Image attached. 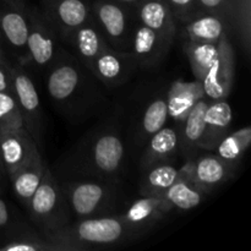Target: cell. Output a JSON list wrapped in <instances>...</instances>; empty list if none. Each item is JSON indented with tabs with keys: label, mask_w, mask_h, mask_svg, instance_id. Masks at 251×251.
<instances>
[{
	"label": "cell",
	"mask_w": 251,
	"mask_h": 251,
	"mask_svg": "<svg viewBox=\"0 0 251 251\" xmlns=\"http://www.w3.org/2000/svg\"><path fill=\"white\" fill-rule=\"evenodd\" d=\"M47 70L49 98L54 107L70 119L87 118L104 102L96 85L98 80L74 54L59 48Z\"/></svg>",
	"instance_id": "obj_1"
},
{
	"label": "cell",
	"mask_w": 251,
	"mask_h": 251,
	"mask_svg": "<svg viewBox=\"0 0 251 251\" xmlns=\"http://www.w3.org/2000/svg\"><path fill=\"white\" fill-rule=\"evenodd\" d=\"M145 232L125 222L120 215L98 216L70 222L60 229L46 234L63 251H81L107 248L132 242Z\"/></svg>",
	"instance_id": "obj_2"
},
{
	"label": "cell",
	"mask_w": 251,
	"mask_h": 251,
	"mask_svg": "<svg viewBox=\"0 0 251 251\" xmlns=\"http://www.w3.org/2000/svg\"><path fill=\"white\" fill-rule=\"evenodd\" d=\"M125 158L124 137L117 123L93 130L75 151L76 167L96 179L110 180L119 174Z\"/></svg>",
	"instance_id": "obj_3"
},
{
	"label": "cell",
	"mask_w": 251,
	"mask_h": 251,
	"mask_svg": "<svg viewBox=\"0 0 251 251\" xmlns=\"http://www.w3.org/2000/svg\"><path fill=\"white\" fill-rule=\"evenodd\" d=\"M26 208L33 225L44 234L63 228L73 216L65 193L48 167Z\"/></svg>",
	"instance_id": "obj_4"
},
{
	"label": "cell",
	"mask_w": 251,
	"mask_h": 251,
	"mask_svg": "<svg viewBox=\"0 0 251 251\" xmlns=\"http://www.w3.org/2000/svg\"><path fill=\"white\" fill-rule=\"evenodd\" d=\"M131 9L117 0H95L91 4V16L107 43L115 50L130 51L135 27L131 21Z\"/></svg>",
	"instance_id": "obj_5"
},
{
	"label": "cell",
	"mask_w": 251,
	"mask_h": 251,
	"mask_svg": "<svg viewBox=\"0 0 251 251\" xmlns=\"http://www.w3.org/2000/svg\"><path fill=\"white\" fill-rule=\"evenodd\" d=\"M64 193L77 220L108 215L115 199L113 184L102 179L71 181Z\"/></svg>",
	"instance_id": "obj_6"
},
{
	"label": "cell",
	"mask_w": 251,
	"mask_h": 251,
	"mask_svg": "<svg viewBox=\"0 0 251 251\" xmlns=\"http://www.w3.org/2000/svg\"><path fill=\"white\" fill-rule=\"evenodd\" d=\"M28 34H27V59L28 65L47 69L59 50V36L55 26L44 15L41 7L27 6Z\"/></svg>",
	"instance_id": "obj_7"
},
{
	"label": "cell",
	"mask_w": 251,
	"mask_h": 251,
	"mask_svg": "<svg viewBox=\"0 0 251 251\" xmlns=\"http://www.w3.org/2000/svg\"><path fill=\"white\" fill-rule=\"evenodd\" d=\"M12 93L19 104L24 125L32 135L39 150L43 146L44 120L38 92L25 66L11 64Z\"/></svg>",
	"instance_id": "obj_8"
},
{
	"label": "cell",
	"mask_w": 251,
	"mask_h": 251,
	"mask_svg": "<svg viewBox=\"0 0 251 251\" xmlns=\"http://www.w3.org/2000/svg\"><path fill=\"white\" fill-rule=\"evenodd\" d=\"M28 17L27 4L14 5L4 2L0 7V47L9 50L17 64L28 65L27 59Z\"/></svg>",
	"instance_id": "obj_9"
},
{
	"label": "cell",
	"mask_w": 251,
	"mask_h": 251,
	"mask_svg": "<svg viewBox=\"0 0 251 251\" xmlns=\"http://www.w3.org/2000/svg\"><path fill=\"white\" fill-rule=\"evenodd\" d=\"M234 167L216 153L199 151L186 159L181 169L202 193L210 194L232 176Z\"/></svg>",
	"instance_id": "obj_10"
},
{
	"label": "cell",
	"mask_w": 251,
	"mask_h": 251,
	"mask_svg": "<svg viewBox=\"0 0 251 251\" xmlns=\"http://www.w3.org/2000/svg\"><path fill=\"white\" fill-rule=\"evenodd\" d=\"M218 55L205 77L201 80L203 93L211 100L227 98L233 87L235 75V54L228 33L221 37Z\"/></svg>",
	"instance_id": "obj_11"
},
{
	"label": "cell",
	"mask_w": 251,
	"mask_h": 251,
	"mask_svg": "<svg viewBox=\"0 0 251 251\" xmlns=\"http://www.w3.org/2000/svg\"><path fill=\"white\" fill-rule=\"evenodd\" d=\"M137 69V64L130 51L115 49H103L92 60L88 70L102 85L108 87H119L130 80Z\"/></svg>",
	"instance_id": "obj_12"
},
{
	"label": "cell",
	"mask_w": 251,
	"mask_h": 251,
	"mask_svg": "<svg viewBox=\"0 0 251 251\" xmlns=\"http://www.w3.org/2000/svg\"><path fill=\"white\" fill-rule=\"evenodd\" d=\"M0 154L7 176L41 158V150L26 127L16 130H0Z\"/></svg>",
	"instance_id": "obj_13"
},
{
	"label": "cell",
	"mask_w": 251,
	"mask_h": 251,
	"mask_svg": "<svg viewBox=\"0 0 251 251\" xmlns=\"http://www.w3.org/2000/svg\"><path fill=\"white\" fill-rule=\"evenodd\" d=\"M41 10L55 26L60 39L68 37L91 19V4L87 0H41Z\"/></svg>",
	"instance_id": "obj_14"
},
{
	"label": "cell",
	"mask_w": 251,
	"mask_h": 251,
	"mask_svg": "<svg viewBox=\"0 0 251 251\" xmlns=\"http://www.w3.org/2000/svg\"><path fill=\"white\" fill-rule=\"evenodd\" d=\"M173 42L174 39L167 38L139 22L132 32L130 53L137 68L153 69L166 59Z\"/></svg>",
	"instance_id": "obj_15"
},
{
	"label": "cell",
	"mask_w": 251,
	"mask_h": 251,
	"mask_svg": "<svg viewBox=\"0 0 251 251\" xmlns=\"http://www.w3.org/2000/svg\"><path fill=\"white\" fill-rule=\"evenodd\" d=\"M173 210V206L163 196L142 195V198L132 201L120 216L130 226L146 233Z\"/></svg>",
	"instance_id": "obj_16"
},
{
	"label": "cell",
	"mask_w": 251,
	"mask_h": 251,
	"mask_svg": "<svg viewBox=\"0 0 251 251\" xmlns=\"http://www.w3.org/2000/svg\"><path fill=\"white\" fill-rule=\"evenodd\" d=\"M233 122V110L226 98L211 100L203 117V134L200 151L212 152L218 142L229 132Z\"/></svg>",
	"instance_id": "obj_17"
},
{
	"label": "cell",
	"mask_w": 251,
	"mask_h": 251,
	"mask_svg": "<svg viewBox=\"0 0 251 251\" xmlns=\"http://www.w3.org/2000/svg\"><path fill=\"white\" fill-rule=\"evenodd\" d=\"M179 153V125H164L145 144L140 166L142 169L161 162H171Z\"/></svg>",
	"instance_id": "obj_18"
},
{
	"label": "cell",
	"mask_w": 251,
	"mask_h": 251,
	"mask_svg": "<svg viewBox=\"0 0 251 251\" xmlns=\"http://www.w3.org/2000/svg\"><path fill=\"white\" fill-rule=\"evenodd\" d=\"M66 43L73 47L75 50L74 55L78 59L81 64L88 69L93 59L103 50L108 48L109 44L107 39L103 36L102 31L96 24L93 17L88 20L86 24L76 28L66 39ZM112 48V47H110Z\"/></svg>",
	"instance_id": "obj_19"
},
{
	"label": "cell",
	"mask_w": 251,
	"mask_h": 251,
	"mask_svg": "<svg viewBox=\"0 0 251 251\" xmlns=\"http://www.w3.org/2000/svg\"><path fill=\"white\" fill-rule=\"evenodd\" d=\"M211 100L205 97L196 102L181 124H179V154L189 159L200 151L203 134V117Z\"/></svg>",
	"instance_id": "obj_20"
},
{
	"label": "cell",
	"mask_w": 251,
	"mask_h": 251,
	"mask_svg": "<svg viewBox=\"0 0 251 251\" xmlns=\"http://www.w3.org/2000/svg\"><path fill=\"white\" fill-rule=\"evenodd\" d=\"M166 95L168 118L178 125L184 122L196 102L205 97L202 85L199 80H195L194 82L176 81L172 83Z\"/></svg>",
	"instance_id": "obj_21"
},
{
	"label": "cell",
	"mask_w": 251,
	"mask_h": 251,
	"mask_svg": "<svg viewBox=\"0 0 251 251\" xmlns=\"http://www.w3.org/2000/svg\"><path fill=\"white\" fill-rule=\"evenodd\" d=\"M135 10L139 22L167 38L174 39L176 21L166 0H139Z\"/></svg>",
	"instance_id": "obj_22"
},
{
	"label": "cell",
	"mask_w": 251,
	"mask_h": 251,
	"mask_svg": "<svg viewBox=\"0 0 251 251\" xmlns=\"http://www.w3.org/2000/svg\"><path fill=\"white\" fill-rule=\"evenodd\" d=\"M0 251H63L42 232H36L27 223L4 234Z\"/></svg>",
	"instance_id": "obj_23"
},
{
	"label": "cell",
	"mask_w": 251,
	"mask_h": 251,
	"mask_svg": "<svg viewBox=\"0 0 251 251\" xmlns=\"http://www.w3.org/2000/svg\"><path fill=\"white\" fill-rule=\"evenodd\" d=\"M184 34L189 42L216 43L225 33H228V24L216 15L202 12L190 21L183 24Z\"/></svg>",
	"instance_id": "obj_24"
},
{
	"label": "cell",
	"mask_w": 251,
	"mask_h": 251,
	"mask_svg": "<svg viewBox=\"0 0 251 251\" xmlns=\"http://www.w3.org/2000/svg\"><path fill=\"white\" fill-rule=\"evenodd\" d=\"M168 107L167 95H159L152 98L141 113L136 129V137L140 145H144L147 140L164 126L168 122Z\"/></svg>",
	"instance_id": "obj_25"
},
{
	"label": "cell",
	"mask_w": 251,
	"mask_h": 251,
	"mask_svg": "<svg viewBox=\"0 0 251 251\" xmlns=\"http://www.w3.org/2000/svg\"><path fill=\"white\" fill-rule=\"evenodd\" d=\"M180 172L181 167L178 168L171 162H161L144 169L140 181V193L141 195L162 196L180 176Z\"/></svg>",
	"instance_id": "obj_26"
},
{
	"label": "cell",
	"mask_w": 251,
	"mask_h": 251,
	"mask_svg": "<svg viewBox=\"0 0 251 251\" xmlns=\"http://www.w3.org/2000/svg\"><path fill=\"white\" fill-rule=\"evenodd\" d=\"M46 167L41 157L27 166L22 167L9 178L14 194L19 199L20 202L26 207L41 183Z\"/></svg>",
	"instance_id": "obj_27"
},
{
	"label": "cell",
	"mask_w": 251,
	"mask_h": 251,
	"mask_svg": "<svg viewBox=\"0 0 251 251\" xmlns=\"http://www.w3.org/2000/svg\"><path fill=\"white\" fill-rule=\"evenodd\" d=\"M205 193L200 190L181 169L180 176L164 191L163 196L173 208L189 211L200 205L205 199Z\"/></svg>",
	"instance_id": "obj_28"
},
{
	"label": "cell",
	"mask_w": 251,
	"mask_h": 251,
	"mask_svg": "<svg viewBox=\"0 0 251 251\" xmlns=\"http://www.w3.org/2000/svg\"><path fill=\"white\" fill-rule=\"evenodd\" d=\"M203 12L216 15L225 20L230 27V24L249 22L250 0H199Z\"/></svg>",
	"instance_id": "obj_29"
},
{
	"label": "cell",
	"mask_w": 251,
	"mask_h": 251,
	"mask_svg": "<svg viewBox=\"0 0 251 251\" xmlns=\"http://www.w3.org/2000/svg\"><path fill=\"white\" fill-rule=\"evenodd\" d=\"M220 42V41H218ZM218 42H189L185 43V54L196 80L201 81L218 55Z\"/></svg>",
	"instance_id": "obj_30"
},
{
	"label": "cell",
	"mask_w": 251,
	"mask_h": 251,
	"mask_svg": "<svg viewBox=\"0 0 251 251\" xmlns=\"http://www.w3.org/2000/svg\"><path fill=\"white\" fill-rule=\"evenodd\" d=\"M251 144V127L245 126L237 131L228 132L222 140L217 144L213 151L216 154L228 162V163L238 164L243 158L247 150L249 149Z\"/></svg>",
	"instance_id": "obj_31"
},
{
	"label": "cell",
	"mask_w": 251,
	"mask_h": 251,
	"mask_svg": "<svg viewBox=\"0 0 251 251\" xmlns=\"http://www.w3.org/2000/svg\"><path fill=\"white\" fill-rule=\"evenodd\" d=\"M25 127L19 104L12 92H0V130Z\"/></svg>",
	"instance_id": "obj_32"
},
{
	"label": "cell",
	"mask_w": 251,
	"mask_h": 251,
	"mask_svg": "<svg viewBox=\"0 0 251 251\" xmlns=\"http://www.w3.org/2000/svg\"><path fill=\"white\" fill-rule=\"evenodd\" d=\"M166 2L173 12L176 21L181 25L203 12L199 0H166Z\"/></svg>",
	"instance_id": "obj_33"
},
{
	"label": "cell",
	"mask_w": 251,
	"mask_h": 251,
	"mask_svg": "<svg viewBox=\"0 0 251 251\" xmlns=\"http://www.w3.org/2000/svg\"><path fill=\"white\" fill-rule=\"evenodd\" d=\"M22 220H20L17 213L14 212L11 206L0 198V230H4V234L12 230L14 228L24 225Z\"/></svg>",
	"instance_id": "obj_34"
},
{
	"label": "cell",
	"mask_w": 251,
	"mask_h": 251,
	"mask_svg": "<svg viewBox=\"0 0 251 251\" xmlns=\"http://www.w3.org/2000/svg\"><path fill=\"white\" fill-rule=\"evenodd\" d=\"M0 92H12L10 61H0Z\"/></svg>",
	"instance_id": "obj_35"
},
{
	"label": "cell",
	"mask_w": 251,
	"mask_h": 251,
	"mask_svg": "<svg viewBox=\"0 0 251 251\" xmlns=\"http://www.w3.org/2000/svg\"><path fill=\"white\" fill-rule=\"evenodd\" d=\"M7 181H9V176H7L4 162H2L1 154H0V194H2L5 190H6Z\"/></svg>",
	"instance_id": "obj_36"
},
{
	"label": "cell",
	"mask_w": 251,
	"mask_h": 251,
	"mask_svg": "<svg viewBox=\"0 0 251 251\" xmlns=\"http://www.w3.org/2000/svg\"><path fill=\"white\" fill-rule=\"evenodd\" d=\"M117 1L123 2V4H125V5H129V6L134 7L135 9L137 5V2H139V0H117Z\"/></svg>",
	"instance_id": "obj_37"
},
{
	"label": "cell",
	"mask_w": 251,
	"mask_h": 251,
	"mask_svg": "<svg viewBox=\"0 0 251 251\" xmlns=\"http://www.w3.org/2000/svg\"><path fill=\"white\" fill-rule=\"evenodd\" d=\"M2 2H6V4H14V5H25L26 4V0H1Z\"/></svg>",
	"instance_id": "obj_38"
},
{
	"label": "cell",
	"mask_w": 251,
	"mask_h": 251,
	"mask_svg": "<svg viewBox=\"0 0 251 251\" xmlns=\"http://www.w3.org/2000/svg\"><path fill=\"white\" fill-rule=\"evenodd\" d=\"M0 61H9L6 58V54H5V51L2 50L1 47H0Z\"/></svg>",
	"instance_id": "obj_39"
}]
</instances>
